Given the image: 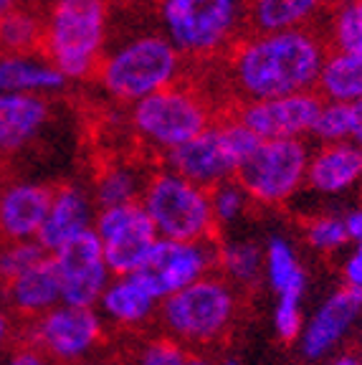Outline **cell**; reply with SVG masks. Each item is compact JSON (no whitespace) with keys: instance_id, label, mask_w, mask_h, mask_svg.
<instances>
[{"instance_id":"cell-1","label":"cell","mask_w":362,"mask_h":365,"mask_svg":"<svg viewBox=\"0 0 362 365\" xmlns=\"http://www.w3.org/2000/svg\"><path fill=\"white\" fill-rule=\"evenodd\" d=\"M327 56V36L317 29H296L264 36L249 34L210 61L223 71L221 84L233 99V107H238L314 91Z\"/></svg>"},{"instance_id":"cell-2","label":"cell","mask_w":362,"mask_h":365,"mask_svg":"<svg viewBox=\"0 0 362 365\" xmlns=\"http://www.w3.org/2000/svg\"><path fill=\"white\" fill-rule=\"evenodd\" d=\"M251 0H160V23L180 56L195 63L226 53L249 36Z\"/></svg>"},{"instance_id":"cell-3","label":"cell","mask_w":362,"mask_h":365,"mask_svg":"<svg viewBox=\"0 0 362 365\" xmlns=\"http://www.w3.org/2000/svg\"><path fill=\"white\" fill-rule=\"evenodd\" d=\"M107 0H51L43 16V53L63 79H89L104 58Z\"/></svg>"},{"instance_id":"cell-4","label":"cell","mask_w":362,"mask_h":365,"mask_svg":"<svg viewBox=\"0 0 362 365\" xmlns=\"http://www.w3.org/2000/svg\"><path fill=\"white\" fill-rule=\"evenodd\" d=\"M182 56L170 46L165 36H137L107 53L96 68V79L102 81L109 97L122 102H140L155 91L177 84Z\"/></svg>"},{"instance_id":"cell-5","label":"cell","mask_w":362,"mask_h":365,"mask_svg":"<svg viewBox=\"0 0 362 365\" xmlns=\"http://www.w3.org/2000/svg\"><path fill=\"white\" fill-rule=\"evenodd\" d=\"M142 208L155 223L160 239L195 244L213 236L215 218L208 190L170 170L152 175L145 185Z\"/></svg>"},{"instance_id":"cell-6","label":"cell","mask_w":362,"mask_h":365,"mask_svg":"<svg viewBox=\"0 0 362 365\" xmlns=\"http://www.w3.org/2000/svg\"><path fill=\"white\" fill-rule=\"evenodd\" d=\"M213 114L198 89L172 84L162 91L140 99L132 109V125L137 135L162 148L165 153L198 137L213 125Z\"/></svg>"},{"instance_id":"cell-7","label":"cell","mask_w":362,"mask_h":365,"mask_svg":"<svg viewBox=\"0 0 362 365\" xmlns=\"http://www.w3.org/2000/svg\"><path fill=\"white\" fill-rule=\"evenodd\" d=\"M236 297L226 282L203 277L190 287L162 299L160 317L172 340L213 342L231 327Z\"/></svg>"},{"instance_id":"cell-8","label":"cell","mask_w":362,"mask_h":365,"mask_svg":"<svg viewBox=\"0 0 362 365\" xmlns=\"http://www.w3.org/2000/svg\"><path fill=\"white\" fill-rule=\"evenodd\" d=\"M306 148L299 140H264L233 173V180L259 203H281L306 178Z\"/></svg>"},{"instance_id":"cell-9","label":"cell","mask_w":362,"mask_h":365,"mask_svg":"<svg viewBox=\"0 0 362 365\" xmlns=\"http://www.w3.org/2000/svg\"><path fill=\"white\" fill-rule=\"evenodd\" d=\"M102 314L94 307H58L31 319L23 327V340L38 348L56 365H76L102 342Z\"/></svg>"},{"instance_id":"cell-10","label":"cell","mask_w":362,"mask_h":365,"mask_svg":"<svg viewBox=\"0 0 362 365\" xmlns=\"http://www.w3.org/2000/svg\"><path fill=\"white\" fill-rule=\"evenodd\" d=\"M218 262H221V249H215L210 239L195 244L157 239L140 269L130 277H135L152 299H167L175 292L190 287L192 282L208 277V272Z\"/></svg>"},{"instance_id":"cell-11","label":"cell","mask_w":362,"mask_h":365,"mask_svg":"<svg viewBox=\"0 0 362 365\" xmlns=\"http://www.w3.org/2000/svg\"><path fill=\"white\" fill-rule=\"evenodd\" d=\"M102 241L104 262L114 277H130L157 244V228L145 213L142 203H125L102 208L91 226Z\"/></svg>"},{"instance_id":"cell-12","label":"cell","mask_w":362,"mask_h":365,"mask_svg":"<svg viewBox=\"0 0 362 365\" xmlns=\"http://www.w3.org/2000/svg\"><path fill=\"white\" fill-rule=\"evenodd\" d=\"M48 257L61 282V304L96 307L107 284L112 282V272L104 262L102 241L94 228H86L79 236L68 239Z\"/></svg>"},{"instance_id":"cell-13","label":"cell","mask_w":362,"mask_h":365,"mask_svg":"<svg viewBox=\"0 0 362 365\" xmlns=\"http://www.w3.org/2000/svg\"><path fill=\"white\" fill-rule=\"evenodd\" d=\"M319 112L322 97L317 91H301L291 97L238 104L231 109V120L241 122L261 140H296L304 132H311Z\"/></svg>"},{"instance_id":"cell-14","label":"cell","mask_w":362,"mask_h":365,"mask_svg":"<svg viewBox=\"0 0 362 365\" xmlns=\"http://www.w3.org/2000/svg\"><path fill=\"white\" fill-rule=\"evenodd\" d=\"M165 160H167L170 173L185 178L203 190L215 188L223 180H231L233 173H236V163L231 160L226 145H223L218 122H213L198 137L187 140L185 145L167 150Z\"/></svg>"},{"instance_id":"cell-15","label":"cell","mask_w":362,"mask_h":365,"mask_svg":"<svg viewBox=\"0 0 362 365\" xmlns=\"http://www.w3.org/2000/svg\"><path fill=\"white\" fill-rule=\"evenodd\" d=\"M51 185L16 180L0 190V241H36L51 205Z\"/></svg>"},{"instance_id":"cell-16","label":"cell","mask_w":362,"mask_h":365,"mask_svg":"<svg viewBox=\"0 0 362 365\" xmlns=\"http://www.w3.org/2000/svg\"><path fill=\"white\" fill-rule=\"evenodd\" d=\"M3 302H6V312L11 317H18L23 322L41 317L48 309L61 304V282H58V272L53 267L51 257H46L29 272H23L18 279L3 287Z\"/></svg>"},{"instance_id":"cell-17","label":"cell","mask_w":362,"mask_h":365,"mask_svg":"<svg viewBox=\"0 0 362 365\" xmlns=\"http://www.w3.org/2000/svg\"><path fill=\"white\" fill-rule=\"evenodd\" d=\"M91 226H94V208H91V198L86 195V190L79 185H58L51 193V205L36 236V244L46 254H51Z\"/></svg>"},{"instance_id":"cell-18","label":"cell","mask_w":362,"mask_h":365,"mask_svg":"<svg viewBox=\"0 0 362 365\" xmlns=\"http://www.w3.org/2000/svg\"><path fill=\"white\" fill-rule=\"evenodd\" d=\"M51 120V102L38 94H0V155L26 150Z\"/></svg>"},{"instance_id":"cell-19","label":"cell","mask_w":362,"mask_h":365,"mask_svg":"<svg viewBox=\"0 0 362 365\" xmlns=\"http://www.w3.org/2000/svg\"><path fill=\"white\" fill-rule=\"evenodd\" d=\"M360 309L362 289H357V287H345V289L329 297L327 304L311 317L309 327L304 332V355L319 358V355L327 353L334 342L345 335V330L360 314Z\"/></svg>"},{"instance_id":"cell-20","label":"cell","mask_w":362,"mask_h":365,"mask_svg":"<svg viewBox=\"0 0 362 365\" xmlns=\"http://www.w3.org/2000/svg\"><path fill=\"white\" fill-rule=\"evenodd\" d=\"M66 79L43 53H0V94H48Z\"/></svg>"},{"instance_id":"cell-21","label":"cell","mask_w":362,"mask_h":365,"mask_svg":"<svg viewBox=\"0 0 362 365\" xmlns=\"http://www.w3.org/2000/svg\"><path fill=\"white\" fill-rule=\"evenodd\" d=\"M362 178V150L347 143L324 145L306 163V182L322 193H340Z\"/></svg>"},{"instance_id":"cell-22","label":"cell","mask_w":362,"mask_h":365,"mask_svg":"<svg viewBox=\"0 0 362 365\" xmlns=\"http://www.w3.org/2000/svg\"><path fill=\"white\" fill-rule=\"evenodd\" d=\"M322 11L327 0H251L249 34H281V31L306 29Z\"/></svg>"},{"instance_id":"cell-23","label":"cell","mask_w":362,"mask_h":365,"mask_svg":"<svg viewBox=\"0 0 362 365\" xmlns=\"http://www.w3.org/2000/svg\"><path fill=\"white\" fill-rule=\"evenodd\" d=\"M152 297L142 289V284L135 277H114L104 289L102 299V312L109 319H114L117 325H140L152 314L155 309Z\"/></svg>"},{"instance_id":"cell-24","label":"cell","mask_w":362,"mask_h":365,"mask_svg":"<svg viewBox=\"0 0 362 365\" xmlns=\"http://www.w3.org/2000/svg\"><path fill=\"white\" fill-rule=\"evenodd\" d=\"M319 97H327L332 102H360L362 99V56L355 53L329 51L324 58V66L319 71L317 86Z\"/></svg>"},{"instance_id":"cell-25","label":"cell","mask_w":362,"mask_h":365,"mask_svg":"<svg viewBox=\"0 0 362 365\" xmlns=\"http://www.w3.org/2000/svg\"><path fill=\"white\" fill-rule=\"evenodd\" d=\"M43 16L31 6H16L0 21V53H41Z\"/></svg>"},{"instance_id":"cell-26","label":"cell","mask_w":362,"mask_h":365,"mask_svg":"<svg viewBox=\"0 0 362 365\" xmlns=\"http://www.w3.org/2000/svg\"><path fill=\"white\" fill-rule=\"evenodd\" d=\"M332 34H329V51L355 53L362 56V0L334 8Z\"/></svg>"},{"instance_id":"cell-27","label":"cell","mask_w":362,"mask_h":365,"mask_svg":"<svg viewBox=\"0 0 362 365\" xmlns=\"http://www.w3.org/2000/svg\"><path fill=\"white\" fill-rule=\"evenodd\" d=\"M94 200L102 208L137 203V175L130 168H107L96 178Z\"/></svg>"},{"instance_id":"cell-28","label":"cell","mask_w":362,"mask_h":365,"mask_svg":"<svg viewBox=\"0 0 362 365\" xmlns=\"http://www.w3.org/2000/svg\"><path fill=\"white\" fill-rule=\"evenodd\" d=\"M48 257L36 241H0V289Z\"/></svg>"},{"instance_id":"cell-29","label":"cell","mask_w":362,"mask_h":365,"mask_svg":"<svg viewBox=\"0 0 362 365\" xmlns=\"http://www.w3.org/2000/svg\"><path fill=\"white\" fill-rule=\"evenodd\" d=\"M267 262H269V279H272V287L281 294L286 287H291L294 282L306 279L304 269L296 264V257L291 246L281 239H274L269 244L267 251Z\"/></svg>"},{"instance_id":"cell-30","label":"cell","mask_w":362,"mask_h":365,"mask_svg":"<svg viewBox=\"0 0 362 365\" xmlns=\"http://www.w3.org/2000/svg\"><path fill=\"white\" fill-rule=\"evenodd\" d=\"M352 117H350V104L345 102H329L322 104V112H319L317 122L311 127V135H317L319 140L334 145L350 137Z\"/></svg>"},{"instance_id":"cell-31","label":"cell","mask_w":362,"mask_h":365,"mask_svg":"<svg viewBox=\"0 0 362 365\" xmlns=\"http://www.w3.org/2000/svg\"><path fill=\"white\" fill-rule=\"evenodd\" d=\"M221 264L233 279H238L241 284H249L256 279L261 267V251L254 244H236L221 249Z\"/></svg>"},{"instance_id":"cell-32","label":"cell","mask_w":362,"mask_h":365,"mask_svg":"<svg viewBox=\"0 0 362 365\" xmlns=\"http://www.w3.org/2000/svg\"><path fill=\"white\" fill-rule=\"evenodd\" d=\"M210 195V205H213V218L215 223H228L233 221V218L238 216V213L244 211V200L249 198V195L244 193V190L238 188L236 180H223L218 182L215 188L208 190Z\"/></svg>"},{"instance_id":"cell-33","label":"cell","mask_w":362,"mask_h":365,"mask_svg":"<svg viewBox=\"0 0 362 365\" xmlns=\"http://www.w3.org/2000/svg\"><path fill=\"white\" fill-rule=\"evenodd\" d=\"M306 239L314 249L319 251H334L340 246L347 244V228H345V218H317L306 226Z\"/></svg>"},{"instance_id":"cell-34","label":"cell","mask_w":362,"mask_h":365,"mask_svg":"<svg viewBox=\"0 0 362 365\" xmlns=\"http://www.w3.org/2000/svg\"><path fill=\"white\" fill-rule=\"evenodd\" d=\"M187 360L190 355L172 337H160V340L148 342L140 355V365H185Z\"/></svg>"},{"instance_id":"cell-35","label":"cell","mask_w":362,"mask_h":365,"mask_svg":"<svg viewBox=\"0 0 362 365\" xmlns=\"http://www.w3.org/2000/svg\"><path fill=\"white\" fill-rule=\"evenodd\" d=\"M0 365H56L51 358H46L38 348H33L31 342L26 340H16L11 348L3 353Z\"/></svg>"},{"instance_id":"cell-36","label":"cell","mask_w":362,"mask_h":365,"mask_svg":"<svg viewBox=\"0 0 362 365\" xmlns=\"http://www.w3.org/2000/svg\"><path fill=\"white\" fill-rule=\"evenodd\" d=\"M276 332L281 340H294L301 332V312L299 302H291V299H279L276 307Z\"/></svg>"},{"instance_id":"cell-37","label":"cell","mask_w":362,"mask_h":365,"mask_svg":"<svg viewBox=\"0 0 362 365\" xmlns=\"http://www.w3.org/2000/svg\"><path fill=\"white\" fill-rule=\"evenodd\" d=\"M13 342H16V322L6 309H0V358Z\"/></svg>"},{"instance_id":"cell-38","label":"cell","mask_w":362,"mask_h":365,"mask_svg":"<svg viewBox=\"0 0 362 365\" xmlns=\"http://www.w3.org/2000/svg\"><path fill=\"white\" fill-rule=\"evenodd\" d=\"M345 279H347V287H357L362 289V257H352L345 267Z\"/></svg>"},{"instance_id":"cell-39","label":"cell","mask_w":362,"mask_h":365,"mask_svg":"<svg viewBox=\"0 0 362 365\" xmlns=\"http://www.w3.org/2000/svg\"><path fill=\"white\" fill-rule=\"evenodd\" d=\"M350 117H352L350 137H355L357 143H360V150H362V99L360 102L350 104Z\"/></svg>"},{"instance_id":"cell-40","label":"cell","mask_w":362,"mask_h":365,"mask_svg":"<svg viewBox=\"0 0 362 365\" xmlns=\"http://www.w3.org/2000/svg\"><path fill=\"white\" fill-rule=\"evenodd\" d=\"M345 228H347V236L355 241H362V211H355L345 218Z\"/></svg>"},{"instance_id":"cell-41","label":"cell","mask_w":362,"mask_h":365,"mask_svg":"<svg viewBox=\"0 0 362 365\" xmlns=\"http://www.w3.org/2000/svg\"><path fill=\"white\" fill-rule=\"evenodd\" d=\"M16 6H18V0H0V21H3Z\"/></svg>"},{"instance_id":"cell-42","label":"cell","mask_w":362,"mask_h":365,"mask_svg":"<svg viewBox=\"0 0 362 365\" xmlns=\"http://www.w3.org/2000/svg\"><path fill=\"white\" fill-rule=\"evenodd\" d=\"M332 365H362V363L355 358V355H342V358H337Z\"/></svg>"},{"instance_id":"cell-43","label":"cell","mask_w":362,"mask_h":365,"mask_svg":"<svg viewBox=\"0 0 362 365\" xmlns=\"http://www.w3.org/2000/svg\"><path fill=\"white\" fill-rule=\"evenodd\" d=\"M347 3H355V0H327V8L334 11V8H342V6H347Z\"/></svg>"},{"instance_id":"cell-44","label":"cell","mask_w":362,"mask_h":365,"mask_svg":"<svg viewBox=\"0 0 362 365\" xmlns=\"http://www.w3.org/2000/svg\"><path fill=\"white\" fill-rule=\"evenodd\" d=\"M185 365H210V363H208V360H203V358H190Z\"/></svg>"},{"instance_id":"cell-45","label":"cell","mask_w":362,"mask_h":365,"mask_svg":"<svg viewBox=\"0 0 362 365\" xmlns=\"http://www.w3.org/2000/svg\"><path fill=\"white\" fill-rule=\"evenodd\" d=\"M357 257H362V241H360V246H357Z\"/></svg>"},{"instance_id":"cell-46","label":"cell","mask_w":362,"mask_h":365,"mask_svg":"<svg viewBox=\"0 0 362 365\" xmlns=\"http://www.w3.org/2000/svg\"><path fill=\"white\" fill-rule=\"evenodd\" d=\"M226 365H238V363H236V360H228V363H226Z\"/></svg>"},{"instance_id":"cell-47","label":"cell","mask_w":362,"mask_h":365,"mask_svg":"<svg viewBox=\"0 0 362 365\" xmlns=\"http://www.w3.org/2000/svg\"><path fill=\"white\" fill-rule=\"evenodd\" d=\"M0 299H3V289H0Z\"/></svg>"},{"instance_id":"cell-48","label":"cell","mask_w":362,"mask_h":365,"mask_svg":"<svg viewBox=\"0 0 362 365\" xmlns=\"http://www.w3.org/2000/svg\"><path fill=\"white\" fill-rule=\"evenodd\" d=\"M0 190H3V185H0Z\"/></svg>"}]
</instances>
